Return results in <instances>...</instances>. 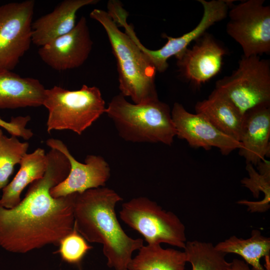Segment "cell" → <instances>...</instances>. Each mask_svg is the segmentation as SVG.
I'll return each mask as SVG.
<instances>
[{
  "label": "cell",
  "mask_w": 270,
  "mask_h": 270,
  "mask_svg": "<svg viewBox=\"0 0 270 270\" xmlns=\"http://www.w3.org/2000/svg\"><path fill=\"white\" fill-rule=\"evenodd\" d=\"M44 176L29 186L15 207L0 204V246L12 253L25 254L47 245L58 246L74 228V204L76 193L54 198L50 190L62 182L70 164L55 149L46 154Z\"/></svg>",
  "instance_id": "cell-1"
},
{
  "label": "cell",
  "mask_w": 270,
  "mask_h": 270,
  "mask_svg": "<svg viewBox=\"0 0 270 270\" xmlns=\"http://www.w3.org/2000/svg\"><path fill=\"white\" fill-rule=\"evenodd\" d=\"M122 200L114 190L102 186L76 193L74 204V226L88 242L102 244L107 266L127 270L133 252L144 246L142 238H132L123 230L116 214Z\"/></svg>",
  "instance_id": "cell-2"
},
{
  "label": "cell",
  "mask_w": 270,
  "mask_h": 270,
  "mask_svg": "<svg viewBox=\"0 0 270 270\" xmlns=\"http://www.w3.org/2000/svg\"><path fill=\"white\" fill-rule=\"evenodd\" d=\"M90 16L102 26L108 36L116 60L120 93L134 104L158 100L156 71L146 56L128 34L119 29L107 11L94 8Z\"/></svg>",
  "instance_id": "cell-3"
},
{
  "label": "cell",
  "mask_w": 270,
  "mask_h": 270,
  "mask_svg": "<svg viewBox=\"0 0 270 270\" xmlns=\"http://www.w3.org/2000/svg\"><path fill=\"white\" fill-rule=\"evenodd\" d=\"M105 113L126 141L170 146L176 136L170 108L158 99L134 104L120 93L112 98Z\"/></svg>",
  "instance_id": "cell-4"
},
{
  "label": "cell",
  "mask_w": 270,
  "mask_h": 270,
  "mask_svg": "<svg viewBox=\"0 0 270 270\" xmlns=\"http://www.w3.org/2000/svg\"><path fill=\"white\" fill-rule=\"evenodd\" d=\"M42 106L48 110L46 131L70 130L80 135L106 112L100 89L84 84L78 90L60 86L46 89Z\"/></svg>",
  "instance_id": "cell-5"
},
{
  "label": "cell",
  "mask_w": 270,
  "mask_h": 270,
  "mask_svg": "<svg viewBox=\"0 0 270 270\" xmlns=\"http://www.w3.org/2000/svg\"><path fill=\"white\" fill-rule=\"evenodd\" d=\"M121 220L137 231L148 244L166 243L184 248L186 228L174 212L163 210L148 198L140 196L122 204Z\"/></svg>",
  "instance_id": "cell-6"
},
{
  "label": "cell",
  "mask_w": 270,
  "mask_h": 270,
  "mask_svg": "<svg viewBox=\"0 0 270 270\" xmlns=\"http://www.w3.org/2000/svg\"><path fill=\"white\" fill-rule=\"evenodd\" d=\"M218 90L243 114L260 106H270V62L260 56H242L238 68L216 83Z\"/></svg>",
  "instance_id": "cell-7"
},
{
  "label": "cell",
  "mask_w": 270,
  "mask_h": 270,
  "mask_svg": "<svg viewBox=\"0 0 270 270\" xmlns=\"http://www.w3.org/2000/svg\"><path fill=\"white\" fill-rule=\"evenodd\" d=\"M264 0H247L228 12L226 30L241 46L244 56L270 52V6Z\"/></svg>",
  "instance_id": "cell-8"
},
{
  "label": "cell",
  "mask_w": 270,
  "mask_h": 270,
  "mask_svg": "<svg viewBox=\"0 0 270 270\" xmlns=\"http://www.w3.org/2000/svg\"><path fill=\"white\" fill-rule=\"evenodd\" d=\"M35 2L0 6V72L12 71L30 48Z\"/></svg>",
  "instance_id": "cell-9"
},
{
  "label": "cell",
  "mask_w": 270,
  "mask_h": 270,
  "mask_svg": "<svg viewBox=\"0 0 270 270\" xmlns=\"http://www.w3.org/2000/svg\"><path fill=\"white\" fill-rule=\"evenodd\" d=\"M203 8V14L198 25L190 32L179 37L174 38L166 34L162 36L167 39L166 42L160 48L151 50L140 42L136 35L132 39L146 56L156 72H163L168 66V60L176 56L188 48L193 41H196L206 32L211 26L226 18L228 9L232 6V0H198Z\"/></svg>",
  "instance_id": "cell-10"
},
{
  "label": "cell",
  "mask_w": 270,
  "mask_h": 270,
  "mask_svg": "<svg viewBox=\"0 0 270 270\" xmlns=\"http://www.w3.org/2000/svg\"><path fill=\"white\" fill-rule=\"evenodd\" d=\"M46 144L50 148L62 153L70 164V170L66 178L52 188L54 198H60L74 193H82L88 190L104 186L110 176V168L102 156L88 155L84 163L78 161L70 154L61 140L50 138Z\"/></svg>",
  "instance_id": "cell-11"
},
{
  "label": "cell",
  "mask_w": 270,
  "mask_h": 270,
  "mask_svg": "<svg viewBox=\"0 0 270 270\" xmlns=\"http://www.w3.org/2000/svg\"><path fill=\"white\" fill-rule=\"evenodd\" d=\"M171 115L176 136L185 140L192 147L206 150L215 147L223 155H228L242 146L240 142L219 130L204 116L188 112L178 102L174 104Z\"/></svg>",
  "instance_id": "cell-12"
},
{
  "label": "cell",
  "mask_w": 270,
  "mask_h": 270,
  "mask_svg": "<svg viewBox=\"0 0 270 270\" xmlns=\"http://www.w3.org/2000/svg\"><path fill=\"white\" fill-rule=\"evenodd\" d=\"M92 44L86 19L82 16L70 32L40 47L38 54L50 67L63 71L82 66L88 58Z\"/></svg>",
  "instance_id": "cell-13"
},
{
  "label": "cell",
  "mask_w": 270,
  "mask_h": 270,
  "mask_svg": "<svg viewBox=\"0 0 270 270\" xmlns=\"http://www.w3.org/2000/svg\"><path fill=\"white\" fill-rule=\"evenodd\" d=\"M226 52L207 32L192 48L176 56L182 76L196 86L206 82L220 70Z\"/></svg>",
  "instance_id": "cell-14"
},
{
  "label": "cell",
  "mask_w": 270,
  "mask_h": 270,
  "mask_svg": "<svg viewBox=\"0 0 270 270\" xmlns=\"http://www.w3.org/2000/svg\"><path fill=\"white\" fill-rule=\"evenodd\" d=\"M270 106L251 108L244 114L239 154L256 166L270 154Z\"/></svg>",
  "instance_id": "cell-15"
},
{
  "label": "cell",
  "mask_w": 270,
  "mask_h": 270,
  "mask_svg": "<svg viewBox=\"0 0 270 270\" xmlns=\"http://www.w3.org/2000/svg\"><path fill=\"white\" fill-rule=\"evenodd\" d=\"M98 0H64L50 12L32 23V43L42 47L70 32L76 25V13Z\"/></svg>",
  "instance_id": "cell-16"
},
{
  "label": "cell",
  "mask_w": 270,
  "mask_h": 270,
  "mask_svg": "<svg viewBox=\"0 0 270 270\" xmlns=\"http://www.w3.org/2000/svg\"><path fill=\"white\" fill-rule=\"evenodd\" d=\"M46 90L38 79L0 72V109L42 106Z\"/></svg>",
  "instance_id": "cell-17"
},
{
  "label": "cell",
  "mask_w": 270,
  "mask_h": 270,
  "mask_svg": "<svg viewBox=\"0 0 270 270\" xmlns=\"http://www.w3.org/2000/svg\"><path fill=\"white\" fill-rule=\"evenodd\" d=\"M195 110L219 130L240 142L244 114L218 90L214 88L208 98L197 102Z\"/></svg>",
  "instance_id": "cell-18"
},
{
  "label": "cell",
  "mask_w": 270,
  "mask_h": 270,
  "mask_svg": "<svg viewBox=\"0 0 270 270\" xmlns=\"http://www.w3.org/2000/svg\"><path fill=\"white\" fill-rule=\"evenodd\" d=\"M20 165L14 178L2 190L0 204L6 208L16 206L22 200L20 195L24 190L44 176L47 165L44 150L38 148L31 153H26Z\"/></svg>",
  "instance_id": "cell-19"
},
{
  "label": "cell",
  "mask_w": 270,
  "mask_h": 270,
  "mask_svg": "<svg viewBox=\"0 0 270 270\" xmlns=\"http://www.w3.org/2000/svg\"><path fill=\"white\" fill-rule=\"evenodd\" d=\"M214 248L226 254L240 255L252 266V270H270V238L258 230H253L250 237L246 239L231 236Z\"/></svg>",
  "instance_id": "cell-20"
},
{
  "label": "cell",
  "mask_w": 270,
  "mask_h": 270,
  "mask_svg": "<svg viewBox=\"0 0 270 270\" xmlns=\"http://www.w3.org/2000/svg\"><path fill=\"white\" fill-rule=\"evenodd\" d=\"M128 266V270H185V252L164 248L160 244L143 246Z\"/></svg>",
  "instance_id": "cell-21"
},
{
  "label": "cell",
  "mask_w": 270,
  "mask_h": 270,
  "mask_svg": "<svg viewBox=\"0 0 270 270\" xmlns=\"http://www.w3.org/2000/svg\"><path fill=\"white\" fill-rule=\"evenodd\" d=\"M256 166L258 172L256 170L253 165L246 164V168L249 177L243 178L241 183L250 190L254 198H258L260 192H262L264 198L260 201L256 202L240 200L238 204L246 206L248 210L251 212H262L270 208V162L264 159Z\"/></svg>",
  "instance_id": "cell-22"
},
{
  "label": "cell",
  "mask_w": 270,
  "mask_h": 270,
  "mask_svg": "<svg viewBox=\"0 0 270 270\" xmlns=\"http://www.w3.org/2000/svg\"><path fill=\"white\" fill-rule=\"evenodd\" d=\"M184 252L192 270H224L228 262L225 258L226 254L216 250L210 242H186Z\"/></svg>",
  "instance_id": "cell-23"
},
{
  "label": "cell",
  "mask_w": 270,
  "mask_h": 270,
  "mask_svg": "<svg viewBox=\"0 0 270 270\" xmlns=\"http://www.w3.org/2000/svg\"><path fill=\"white\" fill-rule=\"evenodd\" d=\"M28 146V142H22L15 136L3 134L0 138V191L8 184L15 166L20 164Z\"/></svg>",
  "instance_id": "cell-24"
},
{
  "label": "cell",
  "mask_w": 270,
  "mask_h": 270,
  "mask_svg": "<svg viewBox=\"0 0 270 270\" xmlns=\"http://www.w3.org/2000/svg\"><path fill=\"white\" fill-rule=\"evenodd\" d=\"M58 246L57 252L62 259L70 264H79L87 252L92 248L74 226L71 232L60 240Z\"/></svg>",
  "instance_id": "cell-25"
},
{
  "label": "cell",
  "mask_w": 270,
  "mask_h": 270,
  "mask_svg": "<svg viewBox=\"0 0 270 270\" xmlns=\"http://www.w3.org/2000/svg\"><path fill=\"white\" fill-rule=\"evenodd\" d=\"M30 120L29 116L14 117L10 122L5 121L0 118V128L6 130L11 136L27 140L34 135L32 130L26 128V125Z\"/></svg>",
  "instance_id": "cell-26"
},
{
  "label": "cell",
  "mask_w": 270,
  "mask_h": 270,
  "mask_svg": "<svg viewBox=\"0 0 270 270\" xmlns=\"http://www.w3.org/2000/svg\"><path fill=\"white\" fill-rule=\"evenodd\" d=\"M224 270H252L248 264L244 260L234 258L231 262H228Z\"/></svg>",
  "instance_id": "cell-27"
},
{
  "label": "cell",
  "mask_w": 270,
  "mask_h": 270,
  "mask_svg": "<svg viewBox=\"0 0 270 270\" xmlns=\"http://www.w3.org/2000/svg\"><path fill=\"white\" fill-rule=\"evenodd\" d=\"M3 135V132H2V130H1L0 128V138Z\"/></svg>",
  "instance_id": "cell-28"
},
{
  "label": "cell",
  "mask_w": 270,
  "mask_h": 270,
  "mask_svg": "<svg viewBox=\"0 0 270 270\" xmlns=\"http://www.w3.org/2000/svg\"></svg>",
  "instance_id": "cell-29"
}]
</instances>
